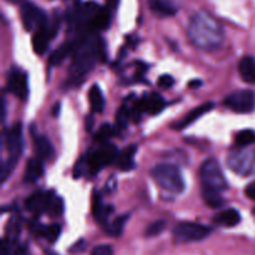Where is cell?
I'll list each match as a JSON object with an SVG mask.
<instances>
[{
	"label": "cell",
	"instance_id": "cell-6",
	"mask_svg": "<svg viewBox=\"0 0 255 255\" xmlns=\"http://www.w3.org/2000/svg\"><path fill=\"white\" fill-rule=\"evenodd\" d=\"M228 164L236 173L249 176L255 173V151L239 147L228 156Z\"/></svg>",
	"mask_w": 255,
	"mask_h": 255
},
{
	"label": "cell",
	"instance_id": "cell-20",
	"mask_svg": "<svg viewBox=\"0 0 255 255\" xmlns=\"http://www.w3.org/2000/svg\"><path fill=\"white\" fill-rule=\"evenodd\" d=\"M35 146V154L41 161H47L51 159L55 154L54 146L51 142L46 138L45 136H36L34 139Z\"/></svg>",
	"mask_w": 255,
	"mask_h": 255
},
{
	"label": "cell",
	"instance_id": "cell-11",
	"mask_svg": "<svg viewBox=\"0 0 255 255\" xmlns=\"http://www.w3.org/2000/svg\"><path fill=\"white\" fill-rule=\"evenodd\" d=\"M5 146H6L9 157L19 159L21 156L22 148H24V138H22V126L21 124L16 122L12 125L6 132H5Z\"/></svg>",
	"mask_w": 255,
	"mask_h": 255
},
{
	"label": "cell",
	"instance_id": "cell-3",
	"mask_svg": "<svg viewBox=\"0 0 255 255\" xmlns=\"http://www.w3.org/2000/svg\"><path fill=\"white\" fill-rule=\"evenodd\" d=\"M117 156H119V149L115 144L101 143V146L96 149H92L85 157L87 166V173L96 174L101 169L109 166L112 162H116Z\"/></svg>",
	"mask_w": 255,
	"mask_h": 255
},
{
	"label": "cell",
	"instance_id": "cell-36",
	"mask_svg": "<svg viewBox=\"0 0 255 255\" xmlns=\"http://www.w3.org/2000/svg\"><path fill=\"white\" fill-rule=\"evenodd\" d=\"M246 196L248 197V198L255 201V181L249 183L248 186L246 187Z\"/></svg>",
	"mask_w": 255,
	"mask_h": 255
},
{
	"label": "cell",
	"instance_id": "cell-19",
	"mask_svg": "<svg viewBox=\"0 0 255 255\" xmlns=\"http://www.w3.org/2000/svg\"><path fill=\"white\" fill-rule=\"evenodd\" d=\"M111 24V11L109 6H100L96 14L94 15L92 20L90 21L89 30L95 31V30H106L109 29Z\"/></svg>",
	"mask_w": 255,
	"mask_h": 255
},
{
	"label": "cell",
	"instance_id": "cell-35",
	"mask_svg": "<svg viewBox=\"0 0 255 255\" xmlns=\"http://www.w3.org/2000/svg\"><path fill=\"white\" fill-rule=\"evenodd\" d=\"M85 249H86V242H85L84 239H80V241H77L76 243L70 248V253L79 254V253H82Z\"/></svg>",
	"mask_w": 255,
	"mask_h": 255
},
{
	"label": "cell",
	"instance_id": "cell-4",
	"mask_svg": "<svg viewBox=\"0 0 255 255\" xmlns=\"http://www.w3.org/2000/svg\"><path fill=\"white\" fill-rule=\"evenodd\" d=\"M202 188L214 189L223 192L228 188V182L221 168V164L214 158H209L203 162L199 171Z\"/></svg>",
	"mask_w": 255,
	"mask_h": 255
},
{
	"label": "cell",
	"instance_id": "cell-14",
	"mask_svg": "<svg viewBox=\"0 0 255 255\" xmlns=\"http://www.w3.org/2000/svg\"><path fill=\"white\" fill-rule=\"evenodd\" d=\"M29 228L34 234L37 237L46 239L49 243L54 244L55 242L59 239L60 234H61V226L60 224H51V226H42V224L37 223V222H31L29 224Z\"/></svg>",
	"mask_w": 255,
	"mask_h": 255
},
{
	"label": "cell",
	"instance_id": "cell-33",
	"mask_svg": "<svg viewBox=\"0 0 255 255\" xmlns=\"http://www.w3.org/2000/svg\"><path fill=\"white\" fill-rule=\"evenodd\" d=\"M174 79L171 76V75H162V76L158 77V81H157V84H158L159 87H162V89H171L172 86L174 85Z\"/></svg>",
	"mask_w": 255,
	"mask_h": 255
},
{
	"label": "cell",
	"instance_id": "cell-34",
	"mask_svg": "<svg viewBox=\"0 0 255 255\" xmlns=\"http://www.w3.org/2000/svg\"><path fill=\"white\" fill-rule=\"evenodd\" d=\"M91 255H114V249H112L111 246H107V244L97 246L92 249Z\"/></svg>",
	"mask_w": 255,
	"mask_h": 255
},
{
	"label": "cell",
	"instance_id": "cell-37",
	"mask_svg": "<svg viewBox=\"0 0 255 255\" xmlns=\"http://www.w3.org/2000/svg\"><path fill=\"white\" fill-rule=\"evenodd\" d=\"M106 4L110 9L116 10L117 6H119V4H120V0H106Z\"/></svg>",
	"mask_w": 255,
	"mask_h": 255
},
{
	"label": "cell",
	"instance_id": "cell-2",
	"mask_svg": "<svg viewBox=\"0 0 255 255\" xmlns=\"http://www.w3.org/2000/svg\"><path fill=\"white\" fill-rule=\"evenodd\" d=\"M152 177L156 183L164 191L173 194H179L186 188L183 174L181 169L171 163L157 164L151 171Z\"/></svg>",
	"mask_w": 255,
	"mask_h": 255
},
{
	"label": "cell",
	"instance_id": "cell-22",
	"mask_svg": "<svg viewBox=\"0 0 255 255\" xmlns=\"http://www.w3.org/2000/svg\"><path fill=\"white\" fill-rule=\"evenodd\" d=\"M241 221V214L234 208L226 209V211L221 212L214 217V223L221 227H226V228H233V227L238 226Z\"/></svg>",
	"mask_w": 255,
	"mask_h": 255
},
{
	"label": "cell",
	"instance_id": "cell-7",
	"mask_svg": "<svg viewBox=\"0 0 255 255\" xmlns=\"http://www.w3.org/2000/svg\"><path fill=\"white\" fill-rule=\"evenodd\" d=\"M224 106L237 114H251L255 110V94L252 90H238L226 97Z\"/></svg>",
	"mask_w": 255,
	"mask_h": 255
},
{
	"label": "cell",
	"instance_id": "cell-9",
	"mask_svg": "<svg viewBox=\"0 0 255 255\" xmlns=\"http://www.w3.org/2000/svg\"><path fill=\"white\" fill-rule=\"evenodd\" d=\"M21 20L26 31H32L34 29H39L40 26L49 21L46 14L36 5L31 2H25L21 6Z\"/></svg>",
	"mask_w": 255,
	"mask_h": 255
},
{
	"label": "cell",
	"instance_id": "cell-16",
	"mask_svg": "<svg viewBox=\"0 0 255 255\" xmlns=\"http://www.w3.org/2000/svg\"><path fill=\"white\" fill-rule=\"evenodd\" d=\"M137 153V146L136 144H131V146H127L126 148L122 149L121 152H119V156H117L116 164L117 168L122 172H128L134 169L136 166V162H134V156Z\"/></svg>",
	"mask_w": 255,
	"mask_h": 255
},
{
	"label": "cell",
	"instance_id": "cell-31",
	"mask_svg": "<svg viewBox=\"0 0 255 255\" xmlns=\"http://www.w3.org/2000/svg\"><path fill=\"white\" fill-rule=\"evenodd\" d=\"M166 228V222L164 221H156L153 223L149 224L144 231V236L146 237H156L161 234Z\"/></svg>",
	"mask_w": 255,
	"mask_h": 255
},
{
	"label": "cell",
	"instance_id": "cell-29",
	"mask_svg": "<svg viewBox=\"0 0 255 255\" xmlns=\"http://www.w3.org/2000/svg\"><path fill=\"white\" fill-rule=\"evenodd\" d=\"M62 212H64V201H62L61 197L56 196V194L54 193L49 202V207H47L46 213H49L51 217H59L61 216Z\"/></svg>",
	"mask_w": 255,
	"mask_h": 255
},
{
	"label": "cell",
	"instance_id": "cell-32",
	"mask_svg": "<svg viewBox=\"0 0 255 255\" xmlns=\"http://www.w3.org/2000/svg\"><path fill=\"white\" fill-rule=\"evenodd\" d=\"M16 163H17V158H14V157H9V158H7V161L5 162L4 164H2V167H1V181L2 182L6 181L7 177L11 174V172L14 171Z\"/></svg>",
	"mask_w": 255,
	"mask_h": 255
},
{
	"label": "cell",
	"instance_id": "cell-15",
	"mask_svg": "<svg viewBox=\"0 0 255 255\" xmlns=\"http://www.w3.org/2000/svg\"><path fill=\"white\" fill-rule=\"evenodd\" d=\"M54 35H52L51 30L49 27V21L45 25L40 26L39 29H36V32L34 34L32 37V46L36 54L42 55L46 51L47 46H49V42L54 39Z\"/></svg>",
	"mask_w": 255,
	"mask_h": 255
},
{
	"label": "cell",
	"instance_id": "cell-30",
	"mask_svg": "<svg viewBox=\"0 0 255 255\" xmlns=\"http://www.w3.org/2000/svg\"><path fill=\"white\" fill-rule=\"evenodd\" d=\"M129 120H131V114H129L128 105H124V106L120 107V110L117 111L116 115V127L119 129L126 128L127 125H128Z\"/></svg>",
	"mask_w": 255,
	"mask_h": 255
},
{
	"label": "cell",
	"instance_id": "cell-40",
	"mask_svg": "<svg viewBox=\"0 0 255 255\" xmlns=\"http://www.w3.org/2000/svg\"><path fill=\"white\" fill-rule=\"evenodd\" d=\"M45 254L46 255H57V254H55L54 252H50V251H45Z\"/></svg>",
	"mask_w": 255,
	"mask_h": 255
},
{
	"label": "cell",
	"instance_id": "cell-12",
	"mask_svg": "<svg viewBox=\"0 0 255 255\" xmlns=\"http://www.w3.org/2000/svg\"><path fill=\"white\" fill-rule=\"evenodd\" d=\"M54 192H45V191H36L30 194L25 201V208L27 212L34 214L35 217H39L40 214L45 213L49 207V202L51 199Z\"/></svg>",
	"mask_w": 255,
	"mask_h": 255
},
{
	"label": "cell",
	"instance_id": "cell-8",
	"mask_svg": "<svg viewBox=\"0 0 255 255\" xmlns=\"http://www.w3.org/2000/svg\"><path fill=\"white\" fill-rule=\"evenodd\" d=\"M7 91L21 101H26L29 96V79L27 74L17 67H12L7 75Z\"/></svg>",
	"mask_w": 255,
	"mask_h": 255
},
{
	"label": "cell",
	"instance_id": "cell-23",
	"mask_svg": "<svg viewBox=\"0 0 255 255\" xmlns=\"http://www.w3.org/2000/svg\"><path fill=\"white\" fill-rule=\"evenodd\" d=\"M239 74L247 84H255V59L253 56H246L241 60Z\"/></svg>",
	"mask_w": 255,
	"mask_h": 255
},
{
	"label": "cell",
	"instance_id": "cell-13",
	"mask_svg": "<svg viewBox=\"0 0 255 255\" xmlns=\"http://www.w3.org/2000/svg\"><path fill=\"white\" fill-rule=\"evenodd\" d=\"M213 109H214L213 102H206V104H203V105H199V106H197L196 109L192 110L189 114H187L186 116L181 120V121H178L177 124H174L173 127L176 129L187 128V127L191 126L192 124H194L197 120L201 119L203 115L208 114V112L212 111Z\"/></svg>",
	"mask_w": 255,
	"mask_h": 255
},
{
	"label": "cell",
	"instance_id": "cell-38",
	"mask_svg": "<svg viewBox=\"0 0 255 255\" xmlns=\"http://www.w3.org/2000/svg\"><path fill=\"white\" fill-rule=\"evenodd\" d=\"M199 86H202V81H199V80H192L188 82V87H191V89H198Z\"/></svg>",
	"mask_w": 255,
	"mask_h": 255
},
{
	"label": "cell",
	"instance_id": "cell-21",
	"mask_svg": "<svg viewBox=\"0 0 255 255\" xmlns=\"http://www.w3.org/2000/svg\"><path fill=\"white\" fill-rule=\"evenodd\" d=\"M112 212H114V207L106 206L102 201L101 194L95 193L94 202H92V214L96 218V221L100 222V223H106L109 216Z\"/></svg>",
	"mask_w": 255,
	"mask_h": 255
},
{
	"label": "cell",
	"instance_id": "cell-26",
	"mask_svg": "<svg viewBox=\"0 0 255 255\" xmlns=\"http://www.w3.org/2000/svg\"><path fill=\"white\" fill-rule=\"evenodd\" d=\"M128 218H129V213L122 214V216L115 218L114 221L111 222V224L107 226V233L111 234L112 237L121 236L122 232H124L125 229V226H126L127 221H128Z\"/></svg>",
	"mask_w": 255,
	"mask_h": 255
},
{
	"label": "cell",
	"instance_id": "cell-17",
	"mask_svg": "<svg viewBox=\"0 0 255 255\" xmlns=\"http://www.w3.org/2000/svg\"><path fill=\"white\" fill-rule=\"evenodd\" d=\"M44 174V161L37 157L27 161L24 172V183H34Z\"/></svg>",
	"mask_w": 255,
	"mask_h": 255
},
{
	"label": "cell",
	"instance_id": "cell-5",
	"mask_svg": "<svg viewBox=\"0 0 255 255\" xmlns=\"http://www.w3.org/2000/svg\"><path fill=\"white\" fill-rule=\"evenodd\" d=\"M212 233L209 227L193 222H181L173 229V237L178 243H189L206 239Z\"/></svg>",
	"mask_w": 255,
	"mask_h": 255
},
{
	"label": "cell",
	"instance_id": "cell-28",
	"mask_svg": "<svg viewBox=\"0 0 255 255\" xmlns=\"http://www.w3.org/2000/svg\"><path fill=\"white\" fill-rule=\"evenodd\" d=\"M255 143V131L254 129H242L237 133L236 144L238 147H248Z\"/></svg>",
	"mask_w": 255,
	"mask_h": 255
},
{
	"label": "cell",
	"instance_id": "cell-25",
	"mask_svg": "<svg viewBox=\"0 0 255 255\" xmlns=\"http://www.w3.org/2000/svg\"><path fill=\"white\" fill-rule=\"evenodd\" d=\"M202 197H203L207 206L212 207V208H221L226 203L224 198L222 197V192L214 191V189L202 188Z\"/></svg>",
	"mask_w": 255,
	"mask_h": 255
},
{
	"label": "cell",
	"instance_id": "cell-39",
	"mask_svg": "<svg viewBox=\"0 0 255 255\" xmlns=\"http://www.w3.org/2000/svg\"><path fill=\"white\" fill-rule=\"evenodd\" d=\"M60 110H61V104H59V102H57V104L55 105L54 109H52V111H51L52 116H54V117H57V116H59Z\"/></svg>",
	"mask_w": 255,
	"mask_h": 255
},
{
	"label": "cell",
	"instance_id": "cell-27",
	"mask_svg": "<svg viewBox=\"0 0 255 255\" xmlns=\"http://www.w3.org/2000/svg\"><path fill=\"white\" fill-rule=\"evenodd\" d=\"M117 129L119 128L112 126V125L104 124L101 127H100L97 133L95 134V139H96L97 142H100V143H107V142H109L110 139L117 133Z\"/></svg>",
	"mask_w": 255,
	"mask_h": 255
},
{
	"label": "cell",
	"instance_id": "cell-24",
	"mask_svg": "<svg viewBox=\"0 0 255 255\" xmlns=\"http://www.w3.org/2000/svg\"><path fill=\"white\" fill-rule=\"evenodd\" d=\"M89 100L94 112H102L105 107V97L99 85H94L89 91Z\"/></svg>",
	"mask_w": 255,
	"mask_h": 255
},
{
	"label": "cell",
	"instance_id": "cell-18",
	"mask_svg": "<svg viewBox=\"0 0 255 255\" xmlns=\"http://www.w3.org/2000/svg\"><path fill=\"white\" fill-rule=\"evenodd\" d=\"M148 5L152 11L159 16H174L178 11L174 0H148Z\"/></svg>",
	"mask_w": 255,
	"mask_h": 255
},
{
	"label": "cell",
	"instance_id": "cell-41",
	"mask_svg": "<svg viewBox=\"0 0 255 255\" xmlns=\"http://www.w3.org/2000/svg\"><path fill=\"white\" fill-rule=\"evenodd\" d=\"M254 216H255V209H254Z\"/></svg>",
	"mask_w": 255,
	"mask_h": 255
},
{
	"label": "cell",
	"instance_id": "cell-1",
	"mask_svg": "<svg viewBox=\"0 0 255 255\" xmlns=\"http://www.w3.org/2000/svg\"><path fill=\"white\" fill-rule=\"evenodd\" d=\"M96 60L99 57V37L94 40H90L85 37L77 50L74 54L70 75L71 80L79 84L80 80H84V77L94 69Z\"/></svg>",
	"mask_w": 255,
	"mask_h": 255
},
{
	"label": "cell",
	"instance_id": "cell-10",
	"mask_svg": "<svg viewBox=\"0 0 255 255\" xmlns=\"http://www.w3.org/2000/svg\"><path fill=\"white\" fill-rule=\"evenodd\" d=\"M167 106V102L164 101L163 97L157 92L146 95L142 99L136 100L133 102V107L139 114H149V115H158L161 114Z\"/></svg>",
	"mask_w": 255,
	"mask_h": 255
}]
</instances>
